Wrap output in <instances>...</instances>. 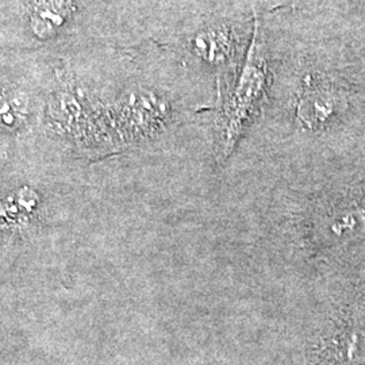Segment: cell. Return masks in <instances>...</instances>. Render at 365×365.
Instances as JSON below:
<instances>
[{
  "instance_id": "7a4b0ae2",
  "label": "cell",
  "mask_w": 365,
  "mask_h": 365,
  "mask_svg": "<svg viewBox=\"0 0 365 365\" xmlns=\"http://www.w3.org/2000/svg\"><path fill=\"white\" fill-rule=\"evenodd\" d=\"M342 101L336 90L322 83L304 86L298 101V117L304 128L318 130L339 117Z\"/></svg>"
},
{
  "instance_id": "5b68a950",
  "label": "cell",
  "mask_w": 365,
  "mask_h": 365,
  "mask_svg": "<svg viewBox=\"0 0 365 365\" xmlns=\"http://www.w3.org/2000/svg\"><path fill=\"white\" fill-rule=\"evenodd\" d=\"M71 11V0H34L31 27L39 37H49L66 24Z\"/></svg>"
},
{
  "instance_id": "6da1fadb",
  "label": "cell",
  "mask_w": 365,
  "mask_h": 365,
  "mask_svg": "<svg viewBox=\"0 0 365 365\" xmlns=\"http://www.w3.org/2000/svg\"><path fill=\"white\" fill-rule=\"evenodd\" d=\"M268 84L269 66L261 41L259 24L256 22L241 73L223 110L225 155H229L233 150L252 119L260 111Z\"/></svg>"
},
{
  "instance_id": "3957f363",
  "label": "cell",
  "mask_w": 365,
  "mask_h": 365,
  "mask_svg": "<svg viewBox=\"0 0 365 365\" xmlns=\"http://www.w3.org/2000/svg\"><path fill=\"white\" fill-rule=\"evenodd\" d=\"M235 33L225 25L205 27L191 39V49L196 57L212 66L227 64L235 57Z\"/></svg>"
},
{
  "instance_id": "277c9868",
  "label": "cell",
  "mask_w": 365,
  "mask_h": 365,
  "mask_svg": "<svg viewBox=\"0 0 365 365\" xmlns=\"http://www.w3.org/2000/svg\"><path fill=\"white\" fill-rule=\"evenodd\" d=\"M168 113V103L153 92H133L123 106L128 123L137 130H152L165 120Z\"/></svg>"
}]
</instances>
